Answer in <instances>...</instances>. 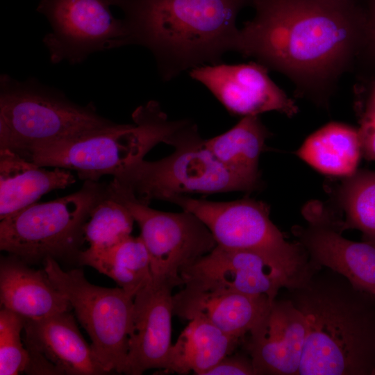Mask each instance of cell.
I'll return each instance as SVG.
<instances>
[{
    "label": "cell",
    "mask_w": 375,
    "mask_h": 375,
    "mask_svg": "<svg viewBox=\"0 0 375 375\" xmlns=\"http://www.w3.org/2000/svg\"><path fill=\"white\" fill-rule=\"evenodd\" d=\"M269 136L259 115H248L224 133L205 140V145L226 168L259 188V159Z\"/></svg>",
    "instance_id": "603a6c76"
},
{
    "label": "cell",
    "mask_w": 375,
    "mask_h": 375,
    "mask_svg": "<svg viewBox=\"0 0 375 375\" xmlns=\"http://www.w3.org/2000/svg\"><path fill=\"white\" fill-rule=\"evenodd\" d=\"M111 0H41L51 31L43 38L52 63L78 64L93 53L122 47L125 31Z\"/></svg>",
    "instance_id": "8fae6325"
},
{
    "label": "cell",
    "mask_w": 375,
    "mask_h": 375,
    "mask_svg": "<svg viewBox=\"0 0 375 375\" xmlns=\"http://www.w3.org/2000/svg\"><path fill=\"white\" fill-rule=\"evenodd\" d=\"M252 19L237 51L286 75L299 94L326 106L342 75L355 69L365 30L359 0H249Z\"/></svg>",
    "instance_id": "6da1fadb"
},
{
    "label": "cell",
    "mask_w": 375,
    "mask_h": 375,
    "mask_svg": "<svg viewBox=\"0 0 375 375\" xmlns=\"http://www.w3.org/2000/svg\"><path fill=\"white\" fill-rule=\"evenodd\" d=\"M80 265L94 268L135 296L151 280L149 254L141 237L131 235L102 249L88 248L77 256Z\"/></svg>",
    "instance_id": "cb8c5ba5"
},
{
    "label": "cell",
    "mask_w": 375,
    "mask_h": 375,
    "mask_svg": "<svg viewBox=\"0 0 375 375\" xmlns=\"http://www.w3.org/2000/svg\"><path fill=\"white\" fill-rule=\"evenodd\" d=\"M44 269L69 301L88 333L92 352L108 373H124L135 296L122 288L95 285L81 269L64 271L56 260L46 258Z\"/></svg>",
    "instance_id": "9c48e42d"
},
{
    "label": "cell",
    "mask_w": 375,
    "mask_h": 375,
    "mask_svg": "<svg viewBox=\"0 0 375 375\" xmlns=\"http://www.w3.org/2000/svg\"><path fill=\"white\" fill-rule=\"evenodd\" d=\"M0 301L3 308L31 319L72 309L44 269L31 268L10 254L1 258L0 262Z\"/></svg>",
    "instance_id": "d6986e66"
},
{
    "label": "cell",
    "mask_w": 375,
    "mask_h": 375,
    "mask_svg": "<svg viewBox=\"0 0 375 375\" xmlns=\"http://www.w3.org/2000/svg\"><path fill=\"white\" fill-rule=\"evenodd\" d=\"M241 338L229 335L209 322L194 318L181 333L170 349L167 372L204 375L242 344Z\"/></svg>",
    "instance_id": "44dd1931"
},
{
    "label": "cell",
    "mask_w": 375,
    "mask_h": 375,
    "mask_svg": "<svg viewBox=\"0 0 375 375\" xmlns=\"http://www.w3.org/2000/svg\"><path fill=\"white\" fill-rule=\"evenodd\" d=\"M24 342L52 363L60 374H106L69 311L37 319H25Z\"/></svg>",
    "instance_id": "ac0fdd59"
},
{
    "label": "cell",
    "mask_w": 375,
    "mask_h": 375,
    "mask_svg": "<svg viewBox=\"0 0 375 375\" xmlns=\"http://www.w3.org/2000/svg\"><path fill=\"white\" fill-rule=\"evenodd\" d=\"M25 318L2 308L0 311V375L25 372L30 355L22 342Z\"/></svg>",
    "instance_id": "4316f807"
},
{
    "label": "cell",
    "mask_w": 375,
    "mask_h": 375,
    "mask_svg": "<svg viewBox=\"0 0 375 375\" xmlns=\"http://www.w3.org/2000/svg\"><path fill=\"white\" fill-rule=\"evenodd\" d=\"M44 169L7 150H0V219L37 203L44 194L76 181L70 170Z\"/></svg>",
    "instance_id": "ffe728a7"
},
{
    "label": "cell",
    "mask_w": 375,
    "mask_h": 375,
    "mask_svg": "<svg viewBox=\"0 0 375 375\" xmlns=\"http://www.w3.org/2000/svg\"><path fill=\"white\" fill-rule=\"evenodd\" d=\"M168 201L199 217L217 245L262 256L285 272L294 285L315 268L303 247L298 242H288L273 224L265 202L251 198L211 201L187 195L174 196Z\"/></svg>",
    "instance_id": "ba28073f"
},
{
    "label": "cell",
    "mask_w": 375,
    "mask_h": 375,
    "mask_svg": "<svg viewBox=\"0 0 375 375\" xmlns=\"http://www.w3.org/2000/svg\"><path fill=\"white\" fill-rule=\"evenodd\" d=\"M169 145L174 151L158 160L137 161L113 176L140 201H167L187 194H210L251 191L257 186L221 164L190 122Z\"/></svg>",
    "instance_id": "8992f818"
},
{
    "label": "cell",
    "mask_w": 375,
    "mask_h": 375,
    "mask_svg": "<svg viewBox=\"0 0 375 375\" xmlns=\"http://www.w3.org/2000/svg\"><path fill=\"white\" fill-rule=\"evenodd\" d=\"M334 197L345 215L342 228L360 231L375 242V171H356L344 178Z\"/></svg>",
    "instance_id": "d4e9b609"
},
{
    "label": "cell",
    "mask_w": 375,
    "mask_h": 375,
    "mask_svg": "<svg viewBox=\"0 0 375 375\" xmlns=\"http://www.w3.org/2000/svg\"><path fill=\"white\" fill-rule=\"evenodd\" d=\"M358 131L362 154L368 160H375V103L366 101L361 112Z\"/></svg>",
    "instance_id": "f1b7e54d"
},
{
    "label": "cell",
    "mask_w": 375,
    "mask_h": 375,
    "mask_svg": "<svg viewBox=\"0 0 375 375\" xmlns=\"http://www.w3.org/2000/svg\"><path fill=\"white\" fill-rule=\"evenodd\" d=\"M175 287L170 281L152 278L136 293L124 374L140 375L151 369H167Z\"/></svg>",
    "instance_id": "9a60e30c"
},
{
    "label": "cell",
    "mask_w": 375,
    "mask_h": 375,
    "mask_svg": "<svg viewBox=\"0 0 375 375\" xmlns=\"http://www.w3.org/2000/svg\"><path fill=\"white\" fill-rule=\"evenodd\" d=\"M135 220L129 210L107 192L92 209L83 226L84 240L92 249L110 247L131 235Z\"/></svg>",
    "instance_id": "484cf974"
},
{
    "label": "cell",
    "mask_w": 375,
    "mask_h": 375,
    "mask_svg": "<svg viewBox=\"0 0 375 375\" xmlns=\"http://www.w3.org/2000/svg\"><path fill=\"white\" fill-rule=\"evenodd\" d=\"M302 214L307 225L294 227L293 233L310 263L340 274L356 288L375 297V242H355L343 237L342 219L318 201L306 203Z\"/></svg>",
    "instance_id": "7c38bea8"
},
{
    "label": "cell",
    "mask_w": 375,
    "mask_h": 375,
    "mask_svg": "<svg viewBox=\"0 0 375 375\" xmlns=\"http://www.w3.org/2000/svg\"><path fill=\"white\" fill-rule=\"evenodd\" d=\"M286 290L307 334L298 375H375V297L326 267Z\"/></svg>",
    "instance_id": "7a4b0ae2"
},
{
    "label": "cell",
    "mask_w": 375,
    "mask_h": 375,
    "mask_svg": "<svg viewBox=\"0 0 375 375\" xmlns=\"http://www.w3.org/2000/svg\"><path fill=\"white\" fill-rule=\"evenodd\" d=\"M132 117L133 124L113 123L41 147L34 151L31 161L41 167L75 170L82 180L98 181L144 159L157 144H169L190 122L169 120L154 101L137 108Z\"/></svg>",
    "instance_id": "277c9868"
},
{
    "label": "cell",
    "mask_w": 375,
    "mask_h": 375,
    "mask_svg": "<svg viewBox=\"0 0 375 375\" xmlns=\"http://www.w3.org/2000/svg\"><path fill=\"white\" fill-rule=\"evenodd\" d=\"M372 90L370 92V94L367 101H369L370 102L375 103V78L372 79Z\"/></svg>",
    "instance_id": "4dcf8cb0"
},
{
    "label": "cell",
    "mask_w": 375,
    "mask_h": 375,
    "mask_svg": "<svg viewBox=\"0 0 375 375\" xmlns=\"http://www.w3.org/2000/svg\"><path fill=\"white\" fill-rule=\"evenodd\" d=\"M108 194L129 210L140 229L149 254L152 278L183 285L181 270L211 251L216 241L206 225L193 213L151 208L115 179L107 184Z\"/></svg>",
    "instance_id": "30bf717a"
},
{
    "label": "cell",
    "mask_w": 375,
    "mask_h": 375,
    "mask_svg": "<svg viewBox=\"0 0 375 375\" xmlns=\"http://www.w3.org/2000/svg\"><path fill=\"white\" fill-rule=\"evenodd\" d=\"M113 122L35 78L0 77V150L31 161L37 149L104 128Z\"/></svg>",
    "instance_id": "5b68a950"
},
{
    "label": "cell",
    "mask_w": 375,
    "mask_h": 375,
    "mask_svg": "<svg viewBox=\"0 0 375 375\" xmlns=\"http://www.w3.org/2000/svg\"><path fill=\"white\" fill-rule=\"evenodd\" d=\"M107 184L85 181L81 188L55 200L35 203L1 220L0 249L25 262L47 258H77L83 226Z\"/></svg>",
    "instance_id": "52a82bcc"
},
{
    "label": "cell",
    "mask_w": 375,
    "mask_h": 375,
    "mask_svg": "<svg viewBox=\"0 0 375 375\" xmlns=\"http://www.w3.org/2000/svg\"><path fill=\"white\" fill-rule=\"evenodd\" d=\"M296 154L324 174L351 176L357 171L362 154L358 129L343 123H328L306 138Z\"/></svg>",
    "instance_id": "7402d4cb"
},
{
    "label": "cell",
    "mask_w": 375,
    "mask_h": 375,
    "mask_svg": "<svg viewBox=\"0 0 375 375\" xmlns=\"http://www.w3.org/2000/svg\"><path fill=\"white\" fill-rule=\"evenodd\" d=\"M269 69L258 62L237 65H205L190 70L232 115H259L277 111L288 117L298 112L294 101L269 78Z\"/></svg>",
    "instance_id": "5bb4252c"
},
{
    "label": "cell",
    "mask_w": 375,
    "mask_h": 375,
    "mask_svg": "<svg viewBox=\"0 0 375 375\" xmlns=\"http://www.w3.org/2000/svg\"><path fill=\"white\" fill-rule=\"evenodd\" d=\"M365 30L362 50L356 67L364 78H375V0H360Z\"/></svg>",
    "instance_id": "83f0119b"
},
{
    "label": "cell",
    "mask_w": 375,
    "mask_h": 375,
    "mask_svg": "<svg viewBox=\"0 0 375 375\" xmlns=\"http://www.w3.org/2000/svg\"><path fill=\"white\" fill-rule=\"evenodd\" d=\"M307 334L303 314L286 298H276L242 338L256 375H298Z\"/></svg>",
    "instance_id": "2e32d148"
},
{
    "label": "cell",
    "mask_w": 375,
    "mask_h": 375,
    "mask_svg": "<svg viewBox=\"0 0 375 375\" xmlns=\"http://www.w3.org/2000/svg\"><path fill=\"white\" fill-rule=\"evenodd\" d=\"M183 285L260 296L273 301L281 289L294 285L282 269L250 251L219 245L180 272Z\"/></svg>",
    "instance_id": "4fadbf2b"
},
{
    "label": "cell",
    "mask_w": 375,
    "mask_h": 375,
    "mask_svg": "<svg viewBox=\"0 0 375 375\" xmlns=\"http://www.w3.org/2000/svg\"><path fill=\"white\" fill-rule=\"evenodd\" d=\"M204 375H256V372L249 356L233 353L222 358Z\"/></svg>",
    "instance_id": "f546056e"
},
{
    "label": "cell",
    "mask_w": 375,
    "mask_h": 375,
    "mask_svg": "<svg viewBox=\"0 0 375 375\" xmlns=\"http://www.w3.org/2000/svg\"><path fill=\"white\" fill-rule=\"evenodd\" d=\"M273 301L265 295L184 285L173 295V313L189 321L205 319L224 332L242 339Z\"/></svg>",
    "instance_id": "e0dca14e"
},
{
    "label": "cell",
    "mask_w": 375,
    "mask_h": 375,
    "mask_svg": "<svg viewBox=\"0 0 375 375\" xmlns=\"http://www.w3.org/2000/svg\"><path fill=\"white\" fill-rule=\"evenodd\" d=\"M124 14L122 46L153 54L163 80L237 51L236 19L249 0H111Z\"/></svg>",
    "instance_id": "3957f363"
}]
</instances>
